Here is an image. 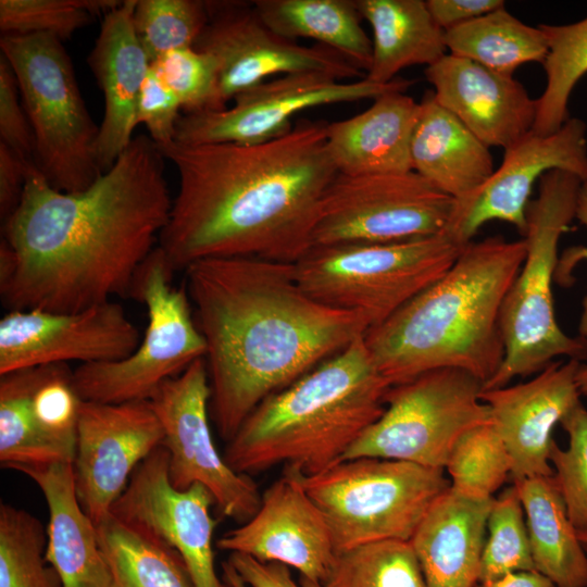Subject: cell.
Listing matches in <instances>:
<instances>
[{"mask_svg": "<svg viewBox=\"0 0 587 587\" xmlns=\"http://www.w3.org/2000/svg\"><path fill=\"white\" fill-rule=\"evenodd\" d=\"M164 160L149 136H134L109 170L75 192L53 188L33 165L2 222V304L77 312L130 296L172 208Z\"/></svg>", "mask_w": 587, "mask_h": 587, "instance_id": "obj_1", "label": "cell"}, {"mask_svg": "<svg viewBox=\"0 0 587 587\" xmlns=\"http://www.w3.org/2000/svg\"><path fill=\"white\" fill-rule=\"evenodd\" d=\"M327 124L300 120L257 145L158 146L179 176L158 240L171 270L217 257L297 262L311 247L323 197L338 174Z\"/></svg>", "mask_w": 587, "mask_h": 587, "instance_id": "obj_2", "label": "cell"}, {"mask_svg": "<svg viewBox=\"0 0 587 587\" xmlns=\"http://www.w3.org/2000/svg\"><path fill=\"white\" fill-rule=\"evenodd\" d=\"M184 271L207 345L210 413L227 442L264 399L370 328L360 314L308 295L294 263L217 257Z\"/></svg>", "mask_w": 587, "mask_h": 587, "instance_id": "obj_3", "label": "cell"}, {"mask_svg": "<svg viewBox=\"0 0 587 587\" xmlns=\"http://www.w3.org/2000/svg\"><path fill=\"white\" fill-rule=\"evenodd\" d=\"M525 252L523 238L473 240L438 280L370 327L364 341L387 382L454 369L485 385L504 360L501 309Z\"/></svg>", "mask_w": 587, "mask_h": 587, "instance_id": "obj_4", "label": "cell"}, {"mask_svg": "<svg viewBox=\"0 0 587 587\" xmlns=\"http://www.w3.org/2000/svg\"><path fill=\"white\" fill-rule=\"evenodd\" d=\"M390 386L362 335L264 399L228 441L224 458L246 475L282 463L305 476L323 472L383 414Z\"/></svg>", "mask_w": 587, "mask_h": 587, "instance_id": "obj_5", "label": "cell"}, {"mask_svg": "<svg viewBox=\"0 0 587 587\" xmlns=\"http://www.w3.org/2000/svg\"><path fill=\"white\" fill-rule=\"evenodd\" d=\"M582 184L578 176L560 170L539 180L538 196L526 210L525 258L501 309L504 360L483 389L504 387L517 377L537 374L562 357L580 362L587 359V338L562 330L552 294L559 242L575 218Z\"/></svg>", "mask_w": 587, "mask_h": 587, "instance_id": "obj_6", "label": "cell"}, {"mask_svg": "<svg viewBox=\"0 0 587 587\" xmlns=\"http://www.w3.org/2000/svg\"><path fill=\"white\" fill-rule=\"evenodd\" d=\"M463 247L444 233L394 242L316 246L294 266L308 295L360 314L372 327L438 280Z\"/></svg>", "mask_w": 587, "mask_h": 587, "instance_id": "obj_7", "label": "cell"}, {"mask_svg": "<svg viewBox=\"0 0 587 587\" xmlns=\"http://www.w3.org/2000/svg\"><path fill=\"white\" fill-rule=\"evenodd\" d=\"M0 48L33 129L36 167L58 190L88 188L103 173L97 157L99 126L87 111L63 42L43 34L2 35Z\"/></svg>", "mask_w": 587, "mask_h": 587, "instance_id": "obj_8", "label": "cell"}, {"mask_svg": "<svg viewBox=\"0 0 587 587\" xmlns=\"http://www.w3.org/2000/svg\"><path fill=\"white\" fill-rule=\"evenodd\" d=\"M297 474L326 519L336 553L383 540L410 541L450 486L442 469L370 457L340 461L314 475Z\"/></svg>", "mask_w": 587, "mask_h": 587, "instance_id": "obj_9", "label": "cell"}, {"mask_svg": "<svg viewBox=\"0 0 587 587\" xmlns=\"http://www.w3.org/2000/svg\"><path fill=\"white\" fill-rule=\"evenodd\" d=\"M173 273L157 246L140 267L130 291L147 308L143 339L122 360L80 364L73 372V385L82 400H149L164 382L205 357V340L192 316L187 290L172 285Z\"/></svg>", "mask_w": 587, "mask_h": 587, "instance_id": "obj_10", "label": "cell"}, {"mask_svg": "<svg viewBox=\"0 0 587 587\" xmlns=\"http://www.w3.org/2000/svg\"><path fill=\"white\" fill-rule=\"evenodd\" d=\"M484 383L472 374L441 369L392 385L383 414L350 446L340 461L370 457L445 470L455 442L490 423L480 399Z\"/></svg>", "mask_w": 587, "mask_h": 587, "instance_id": "obj_11", "label": "cell"}, {"mask_svg": "<svg viewBox=\"0 0 587 587\" xmlns=\"http://www.w3.org/2000/svg\"><path fill=\"white\" fill-rule=\"evenodd\" d=\"M453 207L454 199L414 171L361 176L338 173L323 197L311 247L439 235Z\"/></svg>", "mask_w": 587, "mask_h": 587, "instance_id": "obj_12", "label": "cell"}, {"mask_svg": "<svg viewBox=\"0 0 587 587\" xmlns=\"http://www.w3.org/2000/svg\"><path fill=\"white\" fill-rule=\"evenodd\" d=\"M210 397L202 358L164 382L149 402L163 428L171 485L178 490L205 487L221 514L242 524L255 514L262 496L249 475L234 471L216 449L209 421Z\"/></svg>", "mask_w": 587, "mask_h": 587, "instance_id": "obj_13", "label": "cell"}, {"mask_svg": "<svg viewBox=\"0 0 587 587\" xmlns=\"http://www.w3.org/2000/svg\"><path fill=\"white\" fill-rule=\"evenodd\" d=\"M413 80L388 84L365 77L344 82L322 73H295L263 82L238 93L230 108L180 115L174 141L185 145H257L287 134L301 111L342 102L374 100L392 91H407Z\"/></svg>", "mask_w": 587, "mask_h": 587, "instance_id": "obj_14", "label": "cell"}, {"mask_svg": "<svg viewBox=\"0 0 587 587\" xmlns=\"http://www.w3.org/2000/svg\"><path fill=\"white\" fill-rule=\"evenodd\" d=\"M209 18L195 49L211 55L217 66L222 103L276 74L322 73L339 80L362 71L338 52L307 47L272 30L252 1H207Z\"/></svg>", "mask_w": 587, "mask_h": 587, "instance_id": "obj_15", "label": "cell"}, {"mask_svg": "<svg viewBox=\"0 0 587 587\" xmlns=\"http://www.w3.org/2000/svg\"><path fill=\"white\" fill-rule=\"evenodd\" d=\"M212 504V495L201 485L186 490L171 485L167 452L161 446L139 464L110 513L176 552L195 587H230L215 570Z\"/></svg>", "mask_w": 587, "mask_h": 587, "instance_id": "obj_16", "label": "cell"}, {"mask_svg": "<svg viewBox=\"0 0 587 587\" xmlns=\"http://www.w3.org/2000/svg\"><path fill=\"white\" fill-rule=\"evenodd\" d=\"M586 130L584 121L570 117L554 133L532 130L504 149L502 162L491 176L471 195L454 201L444 234L463 247L485 224L501 221L524 236L529 197L546 173L560 170L587 182Z\"/></svg>", "mask_w": 587, "mask_h": 587, "instance_id": "obj_17", "label": "cell"}, {"mask_svg": "<svg viewBox=\"0 0 587 587\" xmlns=\"http://www.w3.org/2000/svg\"><path fill=\"white\" fill-rule=\"evenodd\" d=\"M163 439L161 422L149 400H82L74 483L78 500L96 526L110 515L136 469Z\"/></svg>", "mask_w": 587, "mask_h": 587, "instance_id": "obj_18", "label": "cell"}, {"mask_svg": "<svg viewBox=\"0 0 587 587\" xmlns=\"http://www.w3.org/2000/svg\"><path fill=\"white\" fill-rule=\"evenodd\" d=\"M139 342L137 327L113 301L77 312L13 310L0 321V375L70 361H117Z\"/></svg>", "mask_w": 587, "mask_h": 587, "instance_id": "obj_19", "label": "cell"}, {"mask_svg": "<svg viewBox=\"0 0 587 587\" xmlns=\"http://www.w3.org/2000/svg\"><path fill=\"white\" fill-rule=\"evenodd\" d=\"M215 546L261 562L285 564L322 584L337 554L325 516L298 474L287 469L262 495L255 514L226 532Z\"/></svg>", "mask_w": 587, "mask_h": 587, "instance_id": "obj_20", "label": "cell"}, {"mask_svg": "<svg viewBox=\"0 0 587 587\" xmlns=\"http://www.w3.org/2000/svg\"><path fill=\"white\" fill-rule=\"evenodd\" d=\"M582 364L557 360L527 382L482 390L490 423L509 452L513 483L553 476L549 461L552 432L580 402L577 374Z\"/></svg>", "mask_w": 587, "mask_h": 587, "instance_id": "obj_21", "label": "cell"}, {"mask_svg": "<svg viewBox=\"0 0 587 587\" xmlns=\"http://www.w3.org/2000/svg\"><path fill=\"white\" fill-rule=\"evenodd\" d=\"M436 100L487 147L509 148L533 130L537 102L513 76L450 53L425 68Z\"/></svg>", "mask_w": 587, "mask_h": 587, "instance_id": "obj_22", "label": "cell"}, {"mask_svg": "<svg viewBox=\"0 0 587 587\" xmlns=\"http://www.w3.org/2000/svg\"><path fill=\"white\" fill-rule=\"evenodd\" d=\"M136 2L122 1L103 15L99 36L88 57L89 67L104 97L97 146L102 172L115 163L134 138L136 105L151 64L134 28Z\"/></svg>", "mask_w": 587, "mask_h": 587, "instance_id": "obj_23", "label": "cell"}, {"mask_svg": "<svg viewBox=\"0 0 587 587\" xmlns=\"http://www.w3.org/2000/svg\"><path fill=\"white\" fill-rule=\"evenodd\" d=\"M12 470L26 475L43 495L49 511L46 560L62 587H112L97 526L76 494L73 463L18 465Z\"/></svg>", "mask_w": 587, "mask_h": 587, "instance_id": "obj_24", "label": "cell"}, {"mask_svg": "<svg viewBox=\"0 0 587 587\" xmlns=\"http://www.w3.org/2000/svg\"><path fill=\"white\" fill-rule=\"evenodd\" d=\"M492 499L451 487L429 508L410 542L426 587H476Z\"/></svg>", "mask_w": 587, "mask_h": 587, "instance_id": "obj_25", "label": "cell"}, {"mask_svg": "<svg viewBox=\"0 0 587 587\" xmlns=\"http://www.w3.org/2000/svg\"><path fill=\"white\" fill-rule=\"evenodd\" d=\"M420 102L392 90L350 118L328 123L327 149L339 174L361 176L413 171L410 147Z\"/></svg>", "mask_w": 587, "mask_h": 587, "instance_id": "obj_26", "label": "cell"}, {"mask_svg": "<svg viewBox=\"0 0 587 587\" xmlns=\"http://www.w3.org/2000/svg\"><path fill=\"white\" fill-rule=\"evenodd\" d=\"M412 170L454 201L480 187L494 173L489 150L436 100L420 102L410 147Z\"/></svg>", "mask_w": 587, "mask_h": 587, "instance_id": "obj_27", "label": "cell"}, {"mask_svg": "<svg viewBox=\"0 0 587 587\" xmlns=\"http://www.w3.org/2000/svg\"><path fill=\"white\" fill-rule=\"evenodd\" d=\"M373 32L366 79L388 84L403 68L426 67L447 54L445 32L423 0H354Z\"/></svg>", "mask_w": 587, "mask_h": 587, "instance_id": "obj_28", "label": "cell"}, {"mask_svg": "<svg viewBox=\"0 0 587 587\" xmlns=\"http://www.w3.org/2000/svg\"><path fill=\"white\" fill-rule=\"evenodd\" d=\"M525 513L535 570L557 587H587V555L553 476L513 483Z\"/></svg>", "mask_w": 587, "mask_h": 587, "instance_id": "obj_29", "label": "cell"}, {"mask_svg": "<svg viewBox=\"0 0 587 587\" xmlns=\"http://www.w3.org/2000/svg\"><path fill=\"white\" fill-rule=\"evenodd\" d=\"M263 22L276 34L295 40L310 38L367 72L372 40L361 26L354 0H255Z\"/></svg>", "mask_w": 587, "mask_h": 587, "instance_id": "obj_30", "label": "cell"}, {"mask_svg": "<svg viewBox=\"0 0 587 587\" xmlns=\"http://www.w3.org/2000/svg\"><path fill=\"white\" fill-rule=\"evenodd\" d=\"M445 38L450 54L507 76H513L523 64H542L548 53V41L539 25L523 23L505 8L449 29Z\"/></svg>", "mask_w": 587, "mask_h": 587, "instance_id": "obj_31", "label": "cell"}, {"mask_svg": "<svg viewBox=\"0 0 587 587\" xmlns=\"http://www.w3.org/2000/svg\"><path fill=\"white\" fill-rule=\"evenodd\" d=\"M112 587H195L179 555L111 513L97 525Z\"/></svg>", "mask_w": 587, "mask_h": 587, "instance_id": "obj_32", "label": "cell"}, {"mask_svg": "<svg viewBox=\"0 0 587 587\" xmlns=\"http://www.w3.org/2000/svg\"><path fill=\"white\" fill-rule=\"evenodd\" d=\"M548 41L542 63L546 86L536 99L533 132L548 135L570 118L569 101L579 79L587 74V17L565 25L540 24Z\"/></svg>", "mask_w": 587, "mask_h": 587, "instance_id": "obj_33", "label": "cell"}, {"mask_svg": "<svg viewBox=\"0 0 587 587\" xmlns=\"http://www.w3.org/2000/svg\"><path fill=\"white\" fill-rule=\"evenodd\" d=\"M324 587H426L410 541L383 540L338 552Z\"/></svg>", "mask_w": 587, "mask_h": 587, "instance_id": "obj_34", "label": "cell"}, {"mask_svg": "<svg viewBox=\"0 0 587 587\" xmlns=\"http://www.w3.org/2000/svg\"><path fill=\"white\" fill-rule=\"evenodd\" d=\"M46 547L47 530L35 515L0 504V587H62Z\"/></svg>", "mask_w": 587, "mask_h": 587, "instance_id": "obj_35", "label": "cell"}, {"mask_svg": "<svg viewBox=\"0 0 587 587\" xmlns=\"http://www.w3.org/2000/svg\"><path fill=\"white\" fill-rule=\"evenodd\" d=\"M445 470L455 492L474 499H492L510 477L511 459L491 423L466 432L453 446Z\"/></svg>", "mask_w": 587, "mask_h": 587, "instance_id": "obj_36", "label": "cell"}, {"mask_svg": "<svg viewBox=\"0 0 587 587\" xmlns=\"http://www.w3.org/2000/svg\"><path fill=\"white\" fill-rule=\"evenodd\" d=\"M517 571H536L525 513L515 485L504 489L494 502L487 520V537L482 554L479 583Z\"/></svg>", "mask_w": 587, "mask_h": 587, "instance_id": "obj_37", "label": "cell"}, {"mask_svg": "<svg viewBox=\"0 0 587 587\" xmlns=\"http://www.w3.org/2000/svg\"><path fill=\"white\" fill-rule=\"evenodd\" d=\"M208 18L207 1L137 0L133 22L152 63L168 51L193 48Z\"/></svg>", "mask_w": 587, "mask_h": 587, "instance_id": "obj_38", "label": "cell"}, {"mask_svg": "<svg viewBox=\"0 0 587 587\" xmlns=\"http://www.w3.org/2000/svg\"><path fill=\"white\" fill-rule=\"evenodd\" d=\"M116 0H1L2 35L52 36L62 42L86 26L93 15H105Z\"/></svg>", "mask_w": 587, "mask_h": 587, "instance_id": "obj_39", "label": "cell"}, {"mask_svg": "<svg viewBox=\"0 0 587 587\" xmlns=\"http://www.w3.org/2000/svg\"><path fill=\"white\" fill-rule=\"evenodd\" d=\"M150 65L176 95L184 113L226 108L220 98L216 63L208 53L195 48L176 49L162 54Z\"/></svg>", "mask_w": 587, "mask_h": 587, "instance_id": "obj_40", "label": "cell"}, {"mask_svg": "<svg viewBox=\"0 0 587 587\" xmlns=\"http://www.w3.org/2000/svg\"><path fill=\"white\" fill-rule=\"evenodd\" d=\"M569 437L565 449L555 441L549 461L575 529H587V409L580 401L560 423Z\"/></svg>", "mask_w": 587, "mask_h": 587, "instance_id": "obj_41", "label": "cell"}, {"mask_svg": "<svg viewBox=\"0 0 587 587\" xmlns=\"http://www.w3.org/2000/svg\"><path fill=\"white\" fill-rule=\"evenodd\" d=\"M180 110L176 95L150 65L136 105V125L143 124L157 146L166 145L175 139Z\"/></svg>", "mask_w": 587, "mask_h": 587, "instance_id": "obj_42", "label": "cell"}, {"mask_svg": "<svg viewBox=\"0 0 587 587\" xmlns=\"http://www.w3.org/2000/svg\"><path fill=\"white\" fill-rule=\"evenodd\" d=\"M0 142L34 162L33 129L22 102L16 76L3 55L0 57Z\"/></svg>", "mask_w": 587, "mask_h": 587, "instance_id": "obj_43", "label": "cell"}, {"mask_svg": "<svg viewBox=\"0 0 587 587\" xmlns=\"http://www.w3.org/2000/svg\"><path fill=\"white\" fill-rule=\"evenodd\" d=\"M227 561L248 587H324L322 583L300 576L294 580L290 567L278 562H261L248 554L232 552Z\"/></svg>", "mask_w": 587, "mask_h": 587, "instance_id": "obj_44", "label": "cell"}, {"mask_svg": "<svg viewBox=\"0 0 587 587\" xmlns=\"http://www.w3.org/2000/svg\"><path fill=\"white\" fill-rule=\"evenodd\" d=\"M35 163L0 142V215L4 222L16 209Z\"/></svg>", "mask_w": 587, "mask_h": 587, "instance_id": "obj_45", "label": "cell"}, {"mask_svg": "<svg viewBox=\"0 0 587 587\" xmlns=\"http://www.w3.org/2000/svg\"><path fill=\"white\" fill-rule=\"evenodd\" d=\"M575 218L587 228V182L582 184ZM587 261V246H574L564 250L559 257L555 272V282L561 286H570L574 283L573 271L580 261ZM584 314L582 319L583 336L587 335V299L584 303ZM577 383L582 396H587V364H582L577 374Z\"/></svg>", "mask_w": 587, "mask_h": 587, "instance_id": "obj_46", "label": "cell"}, {"mask_svg": "<svg viewBox=\"0 0 587 587\" xmlns=\"http://www.w3.org/2000/svg\"><path fill=\"white\" fill-rule=\"evenodd\" d=\"M436 24L447 32L489 12L504 8L502 0H427Z\"/></svg>", "mask_w": 587, "mask_h": 587, "instance_id": "obj_47", "label": "cell"}, {"mask_svg": "<svg viewBox=\"0 0 587 587\" xmlns=\"http://www.w3.org/2000/svg\"><path fill=\"white\" fill-rule=\"evenodd\" d=\"M476 587H557L548 577L537 571L511 572L502 577L479 583Z\"/></svg>", "mask_w": 587, "mask_h": 587, "instance_id": "obj_48", "label": "cell"}, {"mask_svg": "<svg viewBox=\"0 0 587 587\" xmlns=\"http://www.w3.org/2000/svg\"><path fill=\"white\" fill-rule=\"evenodd\" d=\"M222 570L223 579L230 587H248L228 561L222 563Z\"/></svg>", "mask_w": 587, "mask_h": 587, "instance_id": "obj_49", "label": "cell"}, {"mask_svg": "<svg viewBox=\"0 0 587 587\" xmlns=\"http://www.w3.org/2000/svg\"><path fill=\"white\" fill-rule=\"evenodd\" d=\"M577 535H578V538H579L580 542L583 544V546L586 549L587 548V529L578 530Z\"/></svg>", "mask_w": 587, "mask_h": 587, "instance_id": "obj_50", "label": "cell"}]
</instances>
